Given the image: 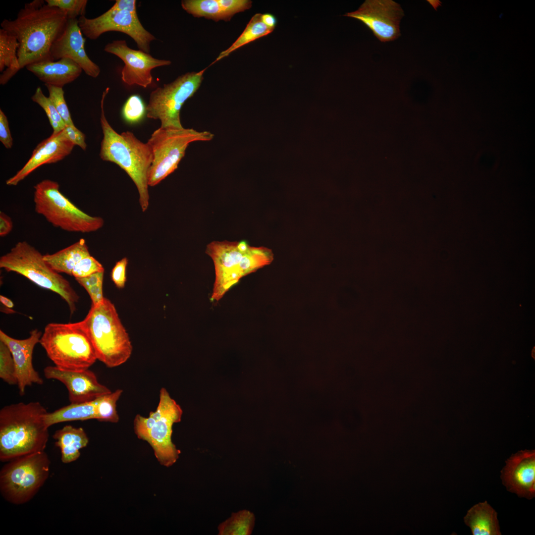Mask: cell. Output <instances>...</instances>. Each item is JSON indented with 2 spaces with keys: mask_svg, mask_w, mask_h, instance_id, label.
Returning a JSON list of instances; mask_svg holds the SVG:
<instances>
[{
  "mask_svg": "<svg viewBox=\"0 0 535 535\" xmlns=\"http://www.w3.org/2000/svg\"><path fill=\"white\" fill-rule=\"evenodd\" d=\"M67 20L62 10L48 5L45 0H35L26 3L14 20L5 19L1 22V28L18 42L20 69L34 63L52 61L51 47Z\"/></svg>",
  "mask_w": 535,
  "mask_h": 535,
  "instance_id": "1",
  "label": "cell"
},
{
  "mask_svg": "<svg viewBox=\"0 0 535 535\" xmlns=\"http://www.w3.org/2000/svg\"><path fill=\"white\" fill-rule=\"evenodd\" d=\"M46 409L38 401L8 405L0 410V460L12 459L45 451L49 427Z\"/></svg>",
  "mask_w": 535,
  "mask_h": 535,
  "instance_id": "2",
  "label": "cell"
},
{
  "mask_svg": "<svg viewBox=\"0 0 535 535\" xmlns=\"http://www.w3.org/2000/svg\"><path fill=\"white\" fill-rule=\"evenodd\" d=\"M109 90L108 87L105 90L101 101L100 121L104 136L100 156L102 160L118 165L131 178L138 191L142 211L145 212L149 206L148 175L153 160L152 151L147 143L140 141L132 132L119 134L109 124L104 108Z\"/></svg>",
  "mask_w": 535,
  "mask_h": 535,
  "instance_id": "3",
  "label": "cell"
},
{
  "mask_svg": "<svg viewBox=\"0 0 535 535\" xmlns=\"http://www.w3.org/2000/svg\"><path fill=\"white\" fill-rule=\"evenodd\" d=\"M206 253L212 258L214 266L215 280L211 298L216 301L242 277L270 264L273 260L270 249L251 246L245 241H214L207 246Z\"/></svg>",
  "mask_w": 535,
  "mask_h": 535,
  "instance_id": "4",
  "label": "cell"
},
{
  "mask_svg": "<svg viewBox=\"0 0 535 535\" xmlns=\"http://www.w3.org/2000/svg\"><path fill=\"white\" fill-rule=\"evenodd\" d=\"M94 349L97 360L108 368L125 363L132 345L114 304L108 299L93 305L81 321Z\"/></svg>",
  "mask_w": 535,
  "mask_h": 535,
  "instance_id": "5",
  "label": "cell"
},
{
  "mask_svg": "<svg viewBox=\"0 0 535 535\" xmlns=\"http://www.w3.org/2000/svg\"><path fill=\"white\" fill-rule=\"evenodd\" d=\"M39 343L55 366L61 369H88L97 360L81 321L48 324Z\"/></svg>",
  "mask_w": 535,
  "mask_h": 535,
  "instance_id": "6",
  "label": "cell"
},
{
  "mask_svg": "<svg viewBox=\"0 0 535 535\" xmlns=\"http://www.w3.org/2000/svg\"><path fill=\"white\" fill-rule=\"evenodd\" d=\"M43 256L27 242L19 241L0 257V268L23 275L38 286L58 294L73 314L76 310L79 295L69 281L54 270Z\"/></svg>",
  "mask_w": 535,
  "mask_h": 535,
  "instance_id": "7",
  "label": "cell"
},
{
  "mask_svg": "<svg viewBox=\"0 0 535 535\" xmlns=\"http://www.w3.org/2000/svg\"><path fill=\"white\" fill-rule=\"evenodd\" d=\"M156 410L148 417L137 415L133 426L138 438L147 441L152 446L160 463L165 467L172 466L179 457L180 451L171 440L172 426L181 421L182 410L165 388L160 392Z\"/></svg>",
  "mask_w": 535,
  "mask_h": 535,
  "instance_id": "8",
  "label": "cell"
},
{
  "mask_svg": "<svg viewBox=\"0 0 535 535\" xmlns=\"http://www.w3.org/2000/svg\"><path fill=\"white\" fill-rule=\"evenodd\" d=\"M34 188L35 211L53 226L68 232L81 233L94 232L103 226L102 217L84 213L64 196L57 182L45 179Z\"/></svg>",
  "mask_w": 535,
  "mask_h": 535,
  "instance_id": "9",
  "label": "cell"
},
{
  "mask_svg": "<svg viewBox=\"0 0 535 535\" xmlns=\"http://www.w3.org/2000/svg\"><path fill=\"white\" fill-rule=\"evenodd\" d=\"M51 461L45 451L12 459L0 472L2 497L14 504H22L38 492L49 478Z\"/></svg>",
  "mask_w": 535,
  "mask_h": 535,
  "instance_id": "10",
  "label": "cell"
},
{
  "mask_svg": "<svg viewBox=\"0 0 535 535\" xmlns=\"http://www.w3.org/2000/svg\"><path fill=\"white\" fill-rule=\"evenodd\" d=\"M214 136L209 131H198L192 128L160 127L156 130L147 142L153 156L148 175L149 186L158 184L177 168L190 143L211 141Z\"/></svg>",
  "mask_w": 535,
  "mask_h": 535,
  "instance_id": "11",
  "label": "cell"
},
{
  "mask_svg": "<svg viewBox=\"0 0 535 535\" xmlns=\"http://www.w3.org/2000/svg\"><path fill=\"white\" fill-rule=\"evenodd\" d=\"M205 70L187 73L152 91L146 106L147 117L160 120L162 128H183L180 110L186 101L199 89Z\"/></svg>",
  "mask_w": 535,
  "mask_h": 535,
  "instance_id": "12",
  "label": "cell"
},
{
  "mask_svg": "<svg viewBox=\"0 0 535 535\" xmlns=\"http://www.w3.org/2000/svg\"><path fill=\"white\" fill-rule=\"evenodd\" d=\"M78 21L82 33L90 39L96 40L109 31L120 32L130 36L140 50L148 54L151 42L156 40L143 27L137 13L110 8L96 18H88L82 16L79 17Z\"/></svg>",
  "mask_w": 535,
  "mask_h": 535,
  "instance_id": "13",
  "label": "cell"
},
{
  "mask_svg": "<svg viewBox=\"0 0 535 535\" xmlns=\"http://www.w3.org/2000/svg\"><path fill=\"white\" fill-rule=\"evenodd\" d=\"M404 15L400 4L392 0H366L357 10L344 15L362 22L382 42L400 36L399 24Z\"/></svg>",
  "mask_w": 535,
  "mask_h": 535,
  "instance_id": "14",
  "label": "cell"
},
{
  "mask_svg": "<svg viewBox=\"0 0 535 535\" xmlns=\"http://www.w3.org/2000/svg\"><path fill=\"white\" fill-rule=\"evenodd\" d=\"M104 51L119 57L124 63L121 79L128 85H138L144 88L153 81L151 71L155 68L169 65V60L160 59L150 54L128 47L125 40H114L107 44Z\"/></svg>",
  "mask_w": 535,
  "mask_h": 535,
  "instance_id": "15",
  "label": "cell"
},
{
  "mask_svg": "<svg viewBox=\"0 0 535 535\" xmlns=\"http://www.w3.org/2000/svg\"><path fill=\"white\" fill-rule=\"evenodd\" d=\"M44 374L46 378L58 380L66 386L71 403L91 401L111 392L99 382L89 369L72 371L49 366L44 369Z\"/></svg>",
  "mask_w": 535,
  "mask_h": 535,
  "instance_id": "16",
  "label": "cell"
},
{
  "mask_svg": "<svg viewBox=\"0 0 535 535\" xmlns=\"http://www.w3.org/2000/svg\"><path fill=\"white\" fill-rule=\"evenodd\" d=\"M42 333L38 329L30 332L24 339L13 338L0 330V341L9 349L15 366L17 387L19 394L23 395L27 386L33 384L42 385L44 380L33 365V353L35 345L39 343Z\"/></svg>",
  "mask_w": 535,
  "mask_h": 535,
  "instance_id": "17",
  "label": "cell"
},
{
  "mask_svg": "<svg viewBox=\"0 0 535 535\" xmlns=\"http://www.w3.org/2000/svg\"><path fill=\"white\" fill-rule=\"evenodd\" d=\"M85 43L78 19H68L63 32L51 47V60L69 58L78 64L87 75L97 77L101 72L100 68L87 55Z\"/></svg>",
  "mask_w": 535,
  "mask_h": 535,
  "instance_id": "18",
  "label": "cell"
},
{
  "mask_svg": "<svg viewBox=\"0 0 535 535\" xmlns=\"http://www.w3.org/2000/svg\"><path fill=\"white\" fill-rule=\"evenodd\" d=\"M501 477L508 490L521 497H535V451H520L512 455L506 460Z\"/></svg>",
  "mask_w": 535,
  "mask_h": 535,
  "instance_id": "19",
  "label": "cell"
},
{
  "mask_svg": "<svg viewBox=\"0 0 535 535\" xmlns=\"http://www.w3.org/2000/svg\"><path fill=\"white\" fill-rule=\"evenodd\" d=\"M74 146L63 129L58 133H53L36 146L23 167L6 181V185L16 186L39 167L63 160L71 153Z\"/></svg>",
  "mask_w": 535,
  "mask_h": 535,
  "instance_id": "20",
  "label": "cell"
},
{
  "mask_svg": "<svg viewBox=\"0 0 535 535\" xmlns=\"http://www.w3.org/2000/svg\"><path fill=\"white\" fill-rule=\"evenodd\" d=\"M26 68L45 84L59 87L74 81L83 71L78 64L69 58L34 63Z\"/></svg>",
  "mask_w": 535,
  "mask_h": 535,
  "instance_id": "21",
  "label": "cell"
},
{
  "mask_svg": "<svg viewBox=\"0 0 535 535\" xmlns=\"http://www.w3.org/2000/svg\"><path fill=\"white\" fill-rule=\"evenodd\" d=\"M53 438L55 445L61 453V461L65 464L77 460L80 456V450L85 447L89 438L82 428L66 425L55 431Z\"/></svg>",
  "mask_w": 535,
  "mask_h": 535,
  "instance_id": "22",
  "label": "cell"
},
{
  "mask_svg": "<svg viewBox=\"0 0 535 535\" xmlns=\"http://www.w3.org/2000/svg\"><path fill=\"white\" fill-rule=\"evenodd\" d=\"M473 535H500L497 514L486 501L471 507L464 517Z\"/></svg>",
  "mask_w": 535,
  "mask_h": 535,
  "instance_id": "23",
  "label": "cell"
},
{
  "mask_svg": "<svg viewBox=\"0 0 535 535\" xmlns=\"http://www.w3.org/2000/svg\"><path fill=\"white\" fill-rule=\"evenodd\" d=\"M90 255L85 239L81 238L74 244L52 254L44 255V259L55 271L72 276L75 265L83 258Z\"/></svg>",
  "mask_w": 535,
  "mask_h": 535,
  "instance_id": "24",
  "label": "cell"
},
{
  "mask_svg": "<svg viewBox=\"0 0 535 535\" xmlns=\"http://www.w3.org/2000/svg\"><path fill=\"white\" fill-rule=\"evenodd\" d=\"M17 38L2 28L0 29V84H6L20 69Z\"/></svg>",
  "mask_w": 535,
  "mask_h": 535,
  "instance_id": "25",
  "label": "cell"
},
{
  "mask_svg": "<svg viewBox=\"0 0 535 535\" xmlns=\"http://www.w3.org/2000/svg\"><path fill=\"white\" fill-rule=\"evenodd\" d=\"M91 419H96L95 399L79 403H70L53 412H48L45 416V423L49 428L62 422Z\"/></svg>",
  "mask_w": 535,
  "mask_h": 535,
  "instance_id": "26",
  "label": "cell"
},
{
  "mask_svg": "<svg viewBox=\"0 0 535 535\" xmlns=\"http://www.w3.org/2000/svg\"><path fill=\"white\" fill-rule=\"evenodd\" d=\"M261 15L257 13L252 17L240 36L229 48L219 54L215 62L228 55L239 48L266 36L273 31V29L268 27L263 22Z\"/></svg>",
  "mask_w": 535,
  "mask_h": 535,
  "instance_id": "27",
  "label": "cell"
},
{
  "mask_svg": "<svg viewBox=\"0 0 535 535\" xmlns=\"http://www.w3.org/2000/svg\"><path fill=\"white\" fill-rule=\"evenodd\" d=\"M255 522L254 514L247 510L234 513L218 527L220 535H249Z\"/></svg>",
  "mask_w": 535,
  "mask_h": 535,
  "instance_id": "28",
  "label": "cell"
},
{
  "mask_svg": "<svg viewBox=\"0 0 535 535\" xmlns=\"http://www.w3.org/2000/svg\"><path fill=\"white\" fill-rule=\"evenodd\" d=\"M181 6L196 17H204L215 21L228 20L217 0H184Z\"/></svg>",
  "mask_w": 535,
  "mask_h": 535,
  "instance_id": "29",
  "label": "cell"
},
{
  "mask_svg": "<svg viewBox=\"0 0 535 535\" xmlns=\"http://www.w3.org/2000/svg\"><path fill=\"white\" fill-rule=\"evenodd\" d=\"M118 389L95 399L96 419L101 422L117 423L119 416L116 411V402L122 393Z\"/></svg>",
  "mask_w": 535,
  "mask_h": 535,
  "instance_id": "30",
  "label": "cell"
},
{
  "mask_svg": "<svg viewBox=\"0 0 535 535\" xmlns=\"http://www.w3.org/2000/svg\"><path fill=\"white\" fill-rule=\"evenodd\" d=\"M31 99L34 102L38 104L45 111L50 124L53 129V133H58L65 128L66 124L60 116L49 97L45 96L40 87L37 88Z\"/></svg>",
  "mask_w": 535,
  "mask_h": 535,
  "instance_id": "31",
  "label": "cell"
},
{
  "mask_svg": "<svg viewBox=\"0 0 535 535\" xmlns=\"http://www.w3.org/2000/svg\"><path fill=\"white\" fill-rule=\"evenodd\" d=\"M147 113L146 106L142 99L138 95L130 96L124 104L121 114L123 119L129 124L140 122Z\"/></svg>",
  "mask_w": 535,
  "mask_h": 535,
  "instance_id": "32",
  "label": "cell"
},
{
  "mask_svg": "<svg viewBox=\"0 0 535 535\" xmlns=\"http://www.w3.org/2000/svg\"><path fill=\"white\" fill-rule=\"evenodd\" d=\"M0 378L10 385H17L14 362L7 346L0 341Z\"/></svg>",
  "mask_w": 535,
  "mask_h": 535,
  "instance_id": "33",
  "label": "cell"
},
{
  "mask_svg": "<svg viewBox=\"0 0 535 535\" xmlns=\"http://www.w3.org/2000/svg\"><path fill=\"white\" fill-rule=\"evenodd\" d=\"M49 94V98L66 125H74L64 99L62 87L45 84Z\"/></svg>",
  "mask_w": 535,
  "mask_h": 535,
  "instance_id": "34",
  "label": "cell"
},
{
  "mask_svg": "<svg viewBox=\"0 0 535 535\" xmlns=\"http://www.w3.org/2000/svg\"><path fill=\"white\" fill-rule=\"evenodd\" d=\"M49 6L57 7L64 11L68 19H77V16H85L88 1L87 0H46Z\"/></svg>",
  "mask_w": 535,
  "mask_h": 535,
  "instance_id": "35",
  "label": "cell"
},
{
  "mask_svg": "<svg viewBox=\"0 0 535 535\" xmlns=\"http://www.w3.org/2000/svg\"><path fill=\"white\" fill-rule=\"evenodd\" d=\"M102 265L93 257L89 255L81 260L74 267L72 276L75 278L89 276L94 273L104 271Z\"/></svg>",
  "mask_w": 535,
  "mask_h": 535,
  "instance_id": "36",
  "label": "cell"
},
{
  "mask_svg": "<svg viewBox=\"0 0 535 535\" xmlns=\"http://www.w3.org/2000/svg\"><path fill=\"white\" fill-rule=\"evenodd\" d=\"M228 20L234 14L249 9L252 1L249 0H217Z\"/></svg>",
  "mask_w": 535,
  "mask_h": 535,
  "instance_id": "37",
  "label": "cell"
},
{
  "mask_svg": "<svg viewBox=\"0 0 535 535\" xmlns=\"http://www.w3.org/2000/svg\"><path fill=\"white\" fill-rule=\"evenodd\" d=\"M128 259L124 257L117 262L112 269L111 278L115 285L119 288L124 287L126 281V268Z\"/></svg>",
  "mask_w": 535,
  "mask_h": 535,
  "instance_id": "38",
  "label": "cell"
},
{
  "mask_svg": "<svg viewBox=\"0 0 535 535\" xmlns=\"http://www.w3.org/2000/svg\"><path fill=\"white\" fill-rule=\"evenodd\" d=\"M0 141L6 149H10L13 144L7 118L0 109Z\"/></svg>",
  "mask_w": 535,
  "mask_h": 535,
  "instance_id": "39",
  "label": "cell"
},
{
  "mask_svg": "<svg viewBox=\"0 0 535 535\" xmlns=\"http://www.w3.org/2000/svg\"><path fill=\"white\" fill-rule=\"evenodd\" d=\"M63 130L68 139L75 145L78 146L82 150H85L87 144L85 141V135L75 125H66Z\"/></svg>",
  "mask_w": 535,
  "mask_h": 535,
  "instance_id": "40",
  "label": "cell"
},
{
  "mask_svg": "<svg viewBox=\"0 0 535 535\" xmlns=\"http://www.w3.org/2000/svg\"><path fill=\"white\" fill-rule=\"evenodd\" d=\"M104 271L97 272L89 276L75 278L77 282L85 289L91 286L103 283Z\"/></svg>",
  "mask_w": 535,
  "mask_h": 535,
  "instance_id": "41",
  "label": "cell"
},
{
  "mask_svg": "<svg viewBox=\"0 0 535 535\" xmlns=\"http://www.w3.org/2000/svg\"><path fill=\"white\" fill-rule=\"evenodd\" d=\"M86 290L89 295L93 305L100 303L104 299L103 292V283L89 287Z\"/></svg>",
  "mask_w": 535,
  "mask_h": 535,
  "instance_id": "42",
  "label": "cell"
},
{
  "mask_svg": "<svg viewBox=\"0 0 535 535\" xmlns=\"http://www.w3.org/2000/svg\"><path fill=\"white\" fill-rule=\"evenodd\" d=\"M13 227L11 218L3 212H0V236L4 237L8 235Z\"/></svg>",
  "mask_w": 535,
  "mask_h": 535,
  "instance_id": "43",
  "label": "cell"
},
{
  "mask_svg": "<svg viewBox=\"0 0 535 535\" xmlns=\"http://www.w3.org/2000/svg\"><path fill=\"white\" fill-rule=\"evenodd\" d=\"M136 3L135 0H116L111 8L137 13Z\"/></svg>",
  "mask_w": 535,
  "mask_h": 535,
  "instance_id": "44",
  "label": "cell"
},
{
  "mask_svg": "<svg viewBox=\"0 0 535 535\" xmlns=\"http://www.w3.org/2000/svg\"><path fill=\"white\" fill-rule=\"evenodd\" d=\"M261 19L267 26L274 30L276 24V19L274 15L270 13L263 14Z\"/></svg>",
  "mask_w": 535,
  "mask_h": 535,
  "instance_id": "45",
  "label": "cell"
},
{
  "mask_svg": "<svg viewBox=\"0 0 535 535\" xmlns=\"http://www.w3.org/2000/svg\"><path fill=\"white\" fill-rule=\"evenodd\" d=\"M0 301L1 303H2V304L7 308L12 309V308L14 307V304L13 302L10 299L3 295H0Z\"/></svg>",
  "mask_w": 535,
  "mask_h": 535,
  "instance_id": "46",
  "label": "cell"
}]
</instances>
